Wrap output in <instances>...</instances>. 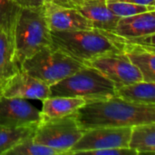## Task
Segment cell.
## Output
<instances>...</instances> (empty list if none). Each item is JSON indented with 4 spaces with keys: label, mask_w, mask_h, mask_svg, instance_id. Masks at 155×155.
Segmentation results:
<instances>
[{
    "label": "cell",
    "mask_w": 155,
    "mask_h": 155,
    "mask_svg": "<svg viewBox=\"0 0 155 155\" xmlns=\"http://www.w3.org/2000/svg\"><path fill=\"white\" fill-rule=\"evenodd\" d=\"M64 152L36 143L33 140V136L25 139L11 150L5 155H64Z\"/></svg>",
    "instance_id": "cell-20"
},
{
    "label": "cell",
    "mask_w": 155,
    "mask_h": 155,
    "mask_svg": "<svg viewBox=\"0 0 155 155\" xmlns=\"http://www.w3.org/2000/svg\"><path fill=\"white\" fill-rule=\"evenodd\" d=\"M53 45L77 61L87 64L101 56L123 52L111 33L97 28L71 32H51Z\"/></svg>",
    "instance_id": "cell-2"
},
{
    "label": "cell",
    "mask_w": 155,
    "mask_h": 155,
    "mask_svg": "<svg viewBox=\"0 0 155 155\" xmlns=\"http://www.w3.org/2000/svg\"><path fill=\"white\" fill-rule=\"evenodd\" d=\"M86 64L77 61L54 45L42 48L25 60L21 68L48 86L74 74Z\"/></svg>",
    "instance_id": "cell-5"
},
{
    "label": "cell",
    "mask_w": 155,
    "mask_h": 155,
    "mask_svg": "<svg viewBox=\"0 0 155 155\" xmlns=\"http://www.w3.org/2000/svg\"><path fill=\"white\" fill-rule=\"evenodd\" d=\"M40 111L22 98L0 95V127L16 128L36 124L41 121Z\"/></svg>",
    "instance_id": "cell-10"
},
{
    "label": "cell",
    "mask_w": 155,
    "mask_h": 155,
    "mask_svg": "<svg viewBox=\"0 0 155 155\" xmlns=\"http://www.w3.org/2000/svg\"><path fill=\"white\" fill-rule=\"evenodd\" d=\"M36 125L37 124L16 128H0V155H5L20 143L34 136Z\"/></svg>",
    "instance_id": "cell-19"
},
{
    "label": "cell",
    "mask_w": 155,
    "mask_h": 155,
    "mask_svg": "<svg viewBox=\"0 0 155 155\" xmlns=\"http://www.w3.org/2000/svg\"><path fill=\"white\" fill-rule=\"evenodd\" d=\"M114 33L125 38L155 34V10L120 17Z\"/></svg>",
    "instance_id": "cell-14"
},
{
    "label": "cell",
    "mask_w": 155,
    "mask_h": 155,
    "mask_svg": "<svg viewBox=\"0 0 155 155\" xmlns=\"http://www.w3.org/2000/svg\"><path fill=\"white\" fill-rule=\"evenodd\" d=\"M18 7L15 0H0V24L14 18Z\"/></svg>",
    "instance_id": "cell-22"
},
{
    "label": "cell",
    "mask_w": 155,
    "mask_h": 155,
    "mask_svg": "<svg viewBox=\"0 0 155 155\" xmlns=\"http://www.w3.org/2000/svg\"><path fill=\"white\" fill-rule=\"evenodd\" d=\"M86 153L94 155H137L136 152L130 148H108L90 151Z\"/></svg>",
    "instance_id": "cell-23"
},
{
    "label": "cell",
    "mask_w": 155,
    "mask_h": 155,
    "mask_svg": "<svg viewBox=\"0 0 155 155\" xmlns=\"http://www.w3.org/2000/svg\"><path fill=\"white\" fill-rule=\"evenodd\" d=\"M128 147L137 154L155 153V123L132 126Z\"/></svg>",
    "instance_id": "cell-18"
},
{
    "label": "cell",
    "mask_w": 155,
    "mask_h": 155,
    "mask_svg": "<svg viewBox=\"0 0 155 155\" xmlns=\"http://www.w3.org/2000/svg\"><path fill=\"white\" fill-rule=\"evenodd\" d=\"M15 45L20 64L42 48L53 45L44 6H19L14 25Z\"/></svg>",
    "instance_id": "cell-3"
},
{
    "label": "cell",
    "mask_w": 155,
    "mask_h": 155,
    "mask_svg": "<svg viewBox=\"0 0 155 155\" xmlns=\"http://www.w3.org/2000/svg\"><path fill=\"white\" fill-rule=\"evenodd\" d=\"M106 1H123V2H129V3L143 5L155 6V0H106Z\"/></svg>",
    "instance_id": "cell-26"
},
{
    "label": "cell",
    "mask_w": 155,
    "mask_h": 155,
    "mask_svg": "<svg viewBox=\"0 0 155 155\" xmlns=\"http://www.w3.org/2000/svg\"><path fill=\"white\" fill-rule=\"evenodd\" d=\"M0 128H1V127H0Z\"/></svg>",
    "instance_id": "cell-28"
},
{
    "label": "cell",
    "mask_w": 155,
    "mask_h": 155,
    "mask_svg": "<svg viewBox=\"0 0 155 155\" xmlns=\"http://www.w3.org/2000/svg\"><path fill=\"white\" fill-rule=\"evenodd\" d=\"M115 36L122 45V51L142 74L143 80L155 82V45L131 42L116 34Z\"/></svg>",
    "instance_id": "cell-12"
},
{
    "label": "cell",
    "mask_w": 155,
    "mask_h": 155,
    "mask_svg": "<svg viewBox=\"0 0 155 155\" xmlns=\"http://www.w3.org/2000/svg\"><path fill=\"white\" fill-rule=\"evenodd\" d=\"M53 3L59 5L61 6L64 7H70V8H76L79 5L84 3L86 0H50Z\"/></svg>",
    "instance_id": "cell-24"
},
{
    "label": "cell",
    "mask_w": 155,
    "mask_h": 155,
    "mask_svg": "<svg viewBox=\"0 0 155 155\" xmlns=\"http://www.w3.org/2000/svg\"><path fill=\"white\" fill-rule=\"evenodd\" d=\"M132 127H96L84 130L69 154L86 153L108 148H129Z\"/></svg>",
    "instance_id": "cell-7"
},
{
    "label": "cell",
    "mask_w": 155,
    "mask_h": 155,
    "mask_svg": "<svg viewBox=\"0 0 155 155\" xmlns=\"http://www.w3.org/2000/svg\"><path fill=\"white\" fill-rule=\"evenodd\" d=\"M19 6H40L49 0H15Z\"/></svg>",
    "instance_id": "cell-25"
},
{
    "label": "cell",
    "mask_w": 155,
    "mask_h": 155,
    "mask_svg": "<svg viewBox=\"0 0 155 155\" xmlns=\"http://www.w3.org/2000/svg\"><path fill=\"white\" fill-rule=\"evenodd\" d=\"M74 114L83 130L96 127H132L155 123V104L127 102L115 94L107 99L86 103Z\"/></svg>",
    "instance_id": "cell-1"
},
{
    "label": "cell",
    "mask_w": 155,
    "mask_h": 155,
    "mask_svg": "<svg viewBox=\"0 0 155 155\" xmlns=\"http://www.w3.org/2000/svg\"><path fill=\"white\" fill-rule=\"evenodd\" d=\"M84 132L76 121L75 114H72L61 118L41 119L36 125L33 140L36 143L69 154Z\"/></svg>",
    "instance_id": "cell-6"
},
{
    "label": "cell",
    "mask_w": 155,
    "mask_h": 155,
    "mask_svg": "<svg viewBox=\"0 0 155 155\" xmlns=\"http://www.w3.org/2000/svg\"><path fill=\"white\" fill-rule=\"evenodd\" d=\"M93 25L94 28L114 32L120 19L108 8L106 0H86L76 8Z\"/></svg>",
    "instance_id": "cell-15"
},
{
    "label": "cell",
    "mask_w": 155,
    "mask_h": 155,
    "mask_svg": "<svg viewBox=\"0 0 155 155\" xmlns=\"http://www.w3.org/2000/svg\"><path fill=\"white\" fill-rule=\"evenodd\" d=\"M87 65L98 70L113 82L116 88L143 81L142 74L124 52L101 56L89 62Z\"/></svg>",
    "instance_id": "cell-8"
},
{
    "label": "cell",
    "mask_w": 155,
    "mask_h": 155,
    "mask_svg": "<svg viewBox=\"0 0 155 155\" xmlns=\"http://www.w3.org/2000/svg\"><path fill=\"white\" fill-rule=\"evenodd\" d=\"M115 92L113 82L88 65L50 86V96L78 97L86 103L110 98Z\"/></svg>",
    "instance_id": "cell-4"
},
{
    "label": "cell",
    "mask_w": 155,
    "mask_h": 155,
    "mask_svg": "<svg viewBox=\"0 0 155 155\" xmlns=\"http://www.w3.org/2000/svg\"><path fill=\"white\" fill-rule=\"evenodd\" d=\"M1 82H2V80H1V79H0V84H1Z\"/></svg>",
    "instance_id": "cell-27"
},
{
    "label": "cell",
    "mask_w": 155,
    "mask_h": 155,
    "mask_svg": "<svg viewBox=\"0 0 155 155\" xmlns=\"http://www.w3.org/2000/svg\"><path fill=\"white\" fill-rule=\"evenodd\" d=\"M120 98L140 104H155V82L139 81L116 88Z\"/></svg>",
    "instance_id": "cell-17"
},
{
    "label": "cell",
    "mask_w": 155,
    "mask_h": 155,
    "mask_svg": "<svg viewBox=\"0 0 155 155\" xmlns=\"http://www.w3.org/2000/svg\"><path fill=\"white\" fill-rule=\"evenodd\" d=\"M43 6L51 32H71L94 28L92 23L75 8L61 6L50 0Z\"/></svg>",
    "instance_id": "cell-11"
},
{
    "label": "cell",
    "mask_w": 155,
    "mask_h": 155,
    "mask_svg": "<svg viewBox=\"0 0 155 155\" xmlns=\"http://www.w3.org/2000/svg\"><path fill=\"white\" fill-rule=\"evenodd\" d=\"M106 5L108 8L112 11V13H114L115 15L119 17L130 16V15L155 10V6L143 5L123 2V1H106Z\"/></svg>",
    "instance_id": "cell-21"
},
{
    "label": "cell",
    "mask_w": 155,
    "mask_h": 155,
    "mask_svg": "<svg viewBox=\"0 0 155 155\" xmlns=\"http://www.w3.org/2000/svg\"><path fill=\"white\" fill-rule=\"evenodd\" d=\"M15 16L0 24V79L4 80L21 69L15 45L14 25Z\"/></svg>",
    "instance_id": "cell-13"
},
{
    "label": "cell",
    "mask_w": 155,
    "mask_h": 155,
    "mask_svg": "<svg viewBox=\"0 0 155 155\" xmlns=\"http://www.w3.org/2000/svg\"><path fill=\"white\" fill-rule=\"evenodd\" d=\"M42 119L61 118L74 114L80 107L86 104L85 100L78 97L49 96L42 101Z\"/></svg>",
    "instance_id": "cell-16"
},
{
    "label": "cell",
    "mask_w": 155,
    "mask_h": 155,
    "mask_svg": "<svg viewBox=\"0 0 155 155\" xmlns=\"http://www.w3.org/2000/svg\"><path fill=\"white\" fill-rule=\"evenodd\" d=\"M0 95L43 101L50 96V86L21 68L15 74L2 80Z\"/></svg>",
    "instance_id": "cell-9"
}]
</instances>
